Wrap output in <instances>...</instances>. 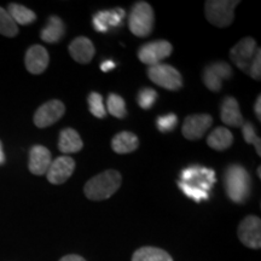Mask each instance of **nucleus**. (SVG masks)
I'll return each mask as SVG.
<instances>
[{"label":"nucleus","mask_w":261,"mask_h":261,"mask_svg":"<svg viewBox=\"0 0 261 261\" xmlns=\"http://www.w3.org/2000/svg\"><path fill=\"white\" fill-rule=\"evenodd\" d=\"M121 174L115 169H107L94 175L85 184L84 192L91 201H104L110 198L121 187Z\"/></svg>","instance_id":"obj_1"},{"label":"nucleus","mask_w":261,"mask_h":261,"mask_svg":"<svg viewBox=\"0 0 261 261\" xmlns=\"http://www.w3.org/2000/svg\"><path fill=\"white\" fill-rule=\"evenodd\" d=\"M226 194L234 203H244L250 195L252 180L249 173L241 165L228 166L224 174Z\"/></svg>","instance_id":"obj_2"},{"label":"nucleus","mask_w":261,"mask_h":261,"mask_svg":"<svg viewBox=\"0 0 261 261\" xmlns=\"http://www.w3.org/2000/svg\"><path fill=\"white\" fill-rule=\"evenodd\" d=\"M155 23V15L151 5L146 2H137L130 9L128 28L138 38H146L151 34Z\"/></svg>","instance_id":"obj_3"},{"label":"nucleus","mask_w":261,"mask_h":261,"mask_svg":"<svg viewBox=\"0 0 261 261\" xmlns=\"http://www.w3.org/2000/svg\"><path fill=\"white\" fill-rule=\"evenodd\" d=\"M238 0H210L204 4V15L211 24L218 28H226L232 24L234 9Z\"/></svg>","instance_id":"obj_4"},{"label":"nucleus","mask_w":261,"mask_h":261,"mask_svg":"<svg viewBox=\"0 0 261 261\" xmlns=\"http://www.w3.org/2000/svg\"><path fill=\"white\" fill-rule=\"evenodd\" d=\"M148 77L155 85L169 91H178L182 86V77L174 67L159 63L149 67Z\"/></svg>","instance_id":"obj_5"},{"label":"nucleus","mask_w":261,"mask_h":261,"mask_svg":"<svg viewBox=\"0 0 261 261\" xmlns=\"http://www.w3.org/2000/svg\"><path fill=\"white\" fill-rule=\"evenodd\" d=\"M172 44L167 40H155L143 45L138 51V58L142 63L149 67L159 64L160 62L171 56Z\"/></svg>","instance_id":"obj_6"},{"label":"nucleus","mask_w":261,"mask_h":261,"mask_svg":"<svg viewBox=\"0 0 261 261\" xmlns=\"http://www.w3.org/2000/svg\"><path fill=\"white\" fill-rule=\"evenodd\" d=\"M238 238L244 246L252 249L261 247V220L255 215H248L241 221L237 230Z\"/></svg>","instance_id":"obj_7"},{"label":"nucleus","mask_w":261,"mask_h":261,"mask_svg":"<svg viewBox=\"0 0 261 261\" xmlns=\"http://www.w3.org/2000/svg\"><path fill=\"white\" fill-rule=\"evenodd\" d=\"M256 50V41L253 38H243L231 48L230 58L241 70L248 74Z\"/></svg>","instance_id":"obj_8"},{"label":"nucleus","mask_w":261,"mask_h":261,"mask_svg":"<svg viewBox=\"0 0 261 261\" xmlns=\"http://www.w3.org/2000/svg\"><path fill=\"white\" fill-rule=\"evenodd\" d=\"M232 68L226 62H213L204 68L203 83L212 92H219L223 87V81L232 76Z\"/></svg>","instance_id":"obj_9"},{"label":"nucleus","mask_w":261,"mask_h":261,"mask_svg":"<svg viewBox=\"0 0 261 261\" xmlns=\"http://www.w3.org/2000/svg\"><path fill=\"white\" fill-rule=\"evenodd\" d=\"M65 113L63 102L58 99H52L44 103L34 114V123L39 128H46L60 121Z\"/></svg>","instance_id":"obj_10"},{"label":"nucleus","mask_w":261,"mask_h":261,"mask_svg":"<svg viewBox=\"0 0 261 261\" xmlns=\"http://www.w3.org/2000/svg\"><path fill=\"white\" fill-rule=\"evenodd\" d=\"M213 123V117L208 114H195L187 116L181 127V133L189 140L201 139Z\"/></svg>","instance_id":"obj_11"},{"label":"nucleus","mask_w":261,"mask_h":261,"mask_svg":"<svg viewBox=\"0 0 261 261\" xmlns=\"http://www.w3.org/2000/svg\"><path fill=\"white\" fill-rule=\"evenodd\" d=\"M75 169V161L69 156H60L51 162L46 175L51 184H63L73 175Z\"/></svg>","instance_id":"obj_12"},{"label":"nucleus","mask_w":261,"mask_h":261,"mask_svg":"<svg viewBox=\"0 0 261 261\" xmlns=\"http://www.w3.org/2000/svg\"><path fill=\"white\" fill-rule=\"evenodd\" d=\"M25 68L31 74L39 75L44 73L50 63V56L46 48L41 45H33L28 48L24 57Z\"/></svg>","instance_id":"obj_13"},{"label":"nucleus","mask_w":261,"mask_h":261,"mask_svg":"<svg viewBox=\"0 0 261 261\" xmlns=\"http://www.w3.org/2000/svg\"><path fill=\"white\" fill-rule=\"evenodd\" d=\"M52 162L50 150L42 145H34L29 151V171L35 175L46 174Z\"/></svg>","instance_id":"obj_14"},{"label":"nucleus","mask_w":261,"mask_h":261,"mask_svg":"<svg viewBox=\"0 0 261 261\" xmlns=\"http://www.w3.org/2000/svg\"><path fill=\"white\" fill-rule=\"evenodd\" d=\"M69 54L77 63L87 64L92 61L96 54L93 42L86 37H77L69 44Z\"/></svg>","instance_id":"obj_15"},{"label":"nucleus","mask_w":261,"mask_h":261,"mask_svg":"<svg viewBox=\"0 0 261 261\" xmlns=\"http://www.w3.org/2000/svg\"><path fill=\"white\" fill-rule=\"evenodd\" d=\"M126 12L123 9H114L100 11L94 15L93 27L97 32L106 33L110 27H117L122 24V19L125 18Z\"/></svg>","instance_id":"obj_16"},{"label":"nucleus","mask_w":261,"mask_h":261,"mask_svg":"<svg viewBox=\"0 0 261 261\" xmlns=\"http://www.w3.org/2000/svg\"><path fill=\"white\" fill-rule=\"evenodd\" d=\"M221 121L230 127H242L244 119L241 114L240 104L233 97H226L220 108Z\"/></svg>","instance_id":"obj_17"},{"label":"nucleus","mask_w":261,"mask_h":261,"mask_svg":"<svg viewBox=\"0 0 261 261\" xmlns=\"http://www.w3.org/2000/svg\"><path fill=\"white\" fill-rule=\"evenodd\" d=\"M84 143L79 133L73 128H64L60 133L58 149L63 154H75L83 149Z\"/></svg>","instance_id":"obj_18"},{"label":"nucleus","mask_w":261,"mask_h":261,"mask_svg":"<svg viewBox=\"0 0 261 261\" xmlns=\"http://www.w3.org/2000/svg\"><path fill=\"white\" fill-rule=\"evenodd\" d=\"M139 139L132 132H120L112 139V149L116 154H129L138 149Z\"/></svg>","instance_id":"obj_19"},{"label":"nucleus","mask_w":261,"mask_h":261,"mask_svg":"<svg viewBox=\"0 0 261 261\" xmlns=\"http://www.w3.org/2000/svg\"><path fill=\"white\" fill-rule=\"evenodd\" d=\"M65 27L63 21L58 16H51L47 19V23L40 32V38L42 41L47 44H57L63 38Z\"/></svg>","instance_id":"obj_20"},{"label":"nucleus","mask_w":261,"mask_h":261,"mask_svg":"<svg viewBox=\"0 0 261 261\" xmlns=\"http://www.w3.org/2000/svg\"><path fill=\"white\" fill-rule=\"evenodd\" d=\"M233 143V136L225 127H217L214 130H212L207 138V144L210 148L217 151H224L230 148Z\"/></svg>","instance_id":"obj_21"},{"label":"nucleus","mask_w":261,"mask_h":261,"mask_svg":"<svg viewBox=\"0 0 261 261\" xmlns=\"http://www.w3.org/2000/svg\"><path fill=\"white\" fill-rule=\"evenodd\" d=\"M132 261H173L166 250L156 247H143L136 250Z\"/></svg>","instance_id":"obj_22"},{"label":"nucleus","mask_w":261,"mask_h":261,"mask_svg":"<svg viewBox=\"0 0 261 261\" xmlns=\"http://www.w3.org/2000/svg\"><path fill=\"white\" fill-rule=\"evenodd\" d=\"M6 11L9 12V15L11 16L16 24L28 25L37 19V15H35L34 11H32V10H29L23 5L15 4V3H11L8 6Z\"/></svg>","instance_id":"obj_23"},{"label":"nucleus","mask_w":261,"mask_h":261,"mask_svg":"<svg viewBox=\"0 0 261 261\" xmlns=\"http://www.w3.org/2000/svg\"><path fill=\"white\" fill-rule=\"evenodd\" d=\"M107 109V113L112 114L114 117H117V119H123L127 115L125 100L121 96L116 93H112L108 96Z\"/></svg>","instance_id":"obj_24"},{"label":"nucleus","mask_w":261,"mask_h":261,"mask_svg":"<svg viewBox=\"0 0 261 261\" xmlns=\"http://www.w3.org/2000/svg\"><path fill=\"white\" fill-rule=\"evenodd\" d=\"M0 34L8 38H14L18 34V27L5 9L0 8Z\"/></svg>","instance_id":"obj_25"},{"label":"nucleus","mask_w":261,"mask_h":261,"mask_svg":"<svg viewBox=\"0 0 261 261\" xmlns=\"http://www.w3.org/2000/svg\"><path fill=\"white\" fill-rule=\"evenodd\" d=\"M87 103H89L90 113L98 119H104L107 116V109L104 107L103 97L97 92H91L87 98Z\"/></svg>","instance_id":"obj_26"},{"label":"nucleus","mask_w":261,"mask_h":261,"mask_svg":"<svg viewBox=\"0 0 261 261\" xmlns=\"http://www.w3.org/2000/svg\"><path fill=\"white\" fill-rule=\"evenodd\" d=\"M178 187L180 188V190L184 192V194L187 195L188 197L192 198V200L196 201V202H201V201L208 200V197H210V194H208L207 191H203L202 189L195 187V185L188 184V182L179 180L178 181Z\"/></svg>","instance_id":"obj_27"},{"label":"nucleus","mask_w":261,"mask_h":261,"mask_svg":"<svg viewBox=\"0 0 261 261\" xmlns=\"http://www.w3.org/2000/svg\"><path fill=\"white\" fill-rule=\"evenodd\" d=\"M156 99H158V92H156L155 90L149 89V87L140 90L138 97H137L138 106L144 110H149L150 108H152V106H154L156 102Z\"/></svg>","instance_id":"obj_28"},{"label":"nucleus","mask_w":261,"mask_h":261,"mask_svg":"<svg viewBox=\"0 0 261 261\" xmlns=\"http://www.w3.org/2000/svg\"><path fill=\"white\" fill-rule=\"evenodd\" d=\"M242 135L243 138L246 140V143H249V144H253L254 148L256 150V154L261 156V140L259 137L256 136L255 128L250 122H246L242 125Z\"/></svg>","instance_id":"obj_29"},{"label":"nucleus","mask_w":261,"mask_h":261,"mask_svg":"<svg viewBox=\"0 0 261 261\" xmlns=\"http://www.w3.org/2000/svg\"><path fill=\"white\" fill-rule=\"evenodd\" d=\"M178 123V117L175 114H167L165 116L158 117V121H156V125H158V128L161 130L162 133H168L172 132L173 129L175 128Z\"/></svg>","instance_id":"obj_30"},{"label":"nucleus","mask_w":261,"mask_h":261,"mask_svg":"<svg viewBox=\"0 0 261 261\" xmlns=\"http://www.w3.org/2000/svg\"><path fill=\"white\" fill-rule=\"evenodd\" d=\"M250 76L253 77L254 80L259 81L261 79V50L257 47L255 56H254V60L249 67V73Z\"/></svg>","instance_id":"obj_31"},{"label":"nucleus","mask_w":261,"mask_h":261,"mask_svg":"<svg viewBox=\"0 0 261 261\" xmlns=\"http://www.w3.org/2000/svg\"><path fill=\"white\" fill-rule=\"evenodd\" d=\"M254 112H255V115L259 120H261V94H259L255 100V104H254Z\"/></svg>","instance_id":"obj_32"},{"label":"nucleus","mask_w":261,"mask_h":261,"mask_svg":"<svg viewBox=\"0 0 261 261\" xmlns=\"http://www.w3.org/2000/svg\"><path fill=\"white\" fill-rule=\"evenodd\" d=\"M115 68V63L113 61H104L102 64H100V69H102L104 73H108L109 70H112Z\"/></svg>","instance_id":"obj_33"},{"label":"nucleus","mask_w":261,"mask_h":261,"mask_svg":"<svg viewBox=\"0 0 261 261\" xmlns=\"http://www.w3.org/2000/svg\"><path fill=\"white\" fill-rule=\"evenodd\" d=\"M60 261H86L83 256L75 255V254H70V255H65L62 257Z\"/></svg>","instance_id":"obj_34"},{"label":"nucleus","mask_w":261,"mask_h":261,"mask_svg":"<svg viewBox=\"0 0 261 261\" xmlns=\"http://www.w3.org/2000/svg\"><path fill=\"white\" fill-rule=\"evenodd\" d=\"M4 162H5V155H4V151H3L2 143H0V165H3Z\"/></svg>","instance_id":"obj_35"},{"label":"nucleus","mask_w":261,"mask_h":261,"mask_svg":"<svg viewBox=\"0 0 261 261\" xmlns=\"http://www.w3.org/2000/svg\"><path fill=\"white\" fill-rule=\"evenodd\" d=\"M260 169H261V167H257V177H259V179L261 178V171H260Z\"/></svg>","instance_id":"obj_36"}]
</instances>
